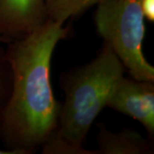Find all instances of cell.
Listing matches in <instances>:
<instances>
[{
	"mask_svg": "<svg viewBox=\"0 0 154 154\" xmlns=\"http://www.w3.org/2000/svg\"><path fill=\"white\" fill-rule=\"evenodd\" d=\"M97 135L96 154H151L153 142L137 131L124 128L120 132H111L103 123H99Z\"/></svg>",
	"mask_w": 154,
	"mask_h": 154,
	"instance_id": "cell-6",
	"label": "cell"
},
{
	"mask_svg": "<svg viewBox=\"0 0 154 154\" xmlns=\"http://www.w3.org/2000/svg\"><path fill=\"white\" fill-rule=\"evenodd\" d=\"M145 22L140 0H104L97 5L94 14L97 33L128 75L154 82V67L143 52Z\"/></svg>",
	"mask_w": 154,
	"mask_h": 154,
	"instance_id": "cell-3",
	"label": "cell"
},
{
	"mask_svg": "<svg viewBox=\"0 0 154 154\" xmlns=\"http://www.w3.org/2000/svg\"><path fill=\"white\" fill-rule=\"evenodd\" d=\"M140 5L145 19L154 22V0H140Z\"/></svg>",
	"mask_w": 154,
	"mask_h": 154,
	"instance_id": "cell-9",
	"label": "cell"
},
{
	"mask_svg": "<svg viewBox=\"0 0 154 154\" xmlns=\"http://www.w3.org/2000/svg\"><path fill=\"white\" fill-rule=\"evenodd\" d=\"M12 87V70L5 47L0 45V123L10 99Z\"/></svg>",
	"mask_w": 154,
	"mask_h": 154,
	"instance_id": "cell-8",
	"label": "cell"
},
{
	"mask_svg": "<svg viewBox=\"0 0 154 154\" xmlns=\"http://www.w3.org/2000/svg\"><path fill=\"white\" fill-rule=\"evenodd\" d=\"M46 21L44 0H0V43L23 38Z\"/></svg>",
	"mask_w": 154,
	"mask_h": 154,
	"instance_id": "cell-5",
	"label": "cell"
},
{
	"mask_svg": "<svg viewBox=\"0 0 154 154\" xmlns=\"http://www.w3.org/2000/svg\"><path fill=\"white\" fill-rule=\"evenodd\" d=\"M0 154H15L11 151H8L5 149H0Z\"/></svg>",
	"mask_w": 154,
	"mask_h": 154,
	"instance_id": "cell-10",
	"label": "cell"
},
{
	"mask_svg": "<svg viewBox=\"0 0 154 154\" xmlns=\"http://www.w3.org/2000/svg\"><path fill=\"white\" fill-rule=\"evenodd\" d=\"M125 69L110 47L103 43L89 63L63 72L64 92L55 130L40 148L44 154H96L84 143L88 132L107 103Z\"/></svg>",
	"mask_w": 154,
	"mask_h": 154,
	"instance_id": "cell-2",
	"label": "cell"
},
{
	"mask_svg": "<svg viewBox=\"0 0 154 154\" xmlns=\"http://www.w3.org/2000/svg\"><path fill=\"white\" fill-rule=\"evenodd\" d=\"M47 20L64 24L104 0H44Z\"/></svg>",
	"mask_w": 154,
	"mask_h": 154,
	"instance_id": "cell-7",
	"label": "cell"
},
{
	"mask_svg": "<svg viewBox=\"0 0 154 154\" xmlns=\"http://www.w3.org/2000/svg\"><path fill=\"white\" fill-rule=\"evenodd\" d=\"M47 20L23 38L7 43L12 87L0 123V140L15 154L33 153L55 130L61 103L51 87V64L61 40L70 27Z\"/></svg>",
	"mask_w": 154,
	"mask_h": 154,
	"instance_id": "cell-1",
	"label": "cell"
},
{
	"mask_svg": "<svg viewBox=\"0 0 154 154\" xmlns=\"http://www.w3.org/2000/svg\"><path fill=\"white\" fill-rule=\"evenodd\" d=\"M107 107L139 122L154 138V82L124 76L116 86Z\"/></svg>",
	"mask_w": 154,
	"mask_h": 154,
	"instance_id": "cell-4",
	"label": "cell"
}]
</instances>
